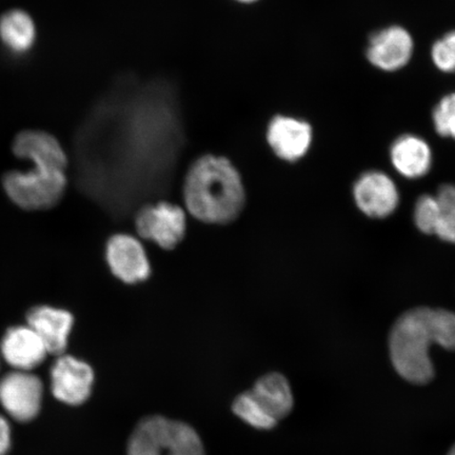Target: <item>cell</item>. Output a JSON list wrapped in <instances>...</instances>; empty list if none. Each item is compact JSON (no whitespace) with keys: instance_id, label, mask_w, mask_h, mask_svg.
Here are the masks:
<instances>
[{"instance_id":"1","label":"cell","mask_w":455,"mask_h":455,"mask_svg":"<svg viewBox=\"0 0 455 455\" xmlns=\"http://www.w3.org/2000/svg\"><path fill=\"white\" fill-rule=\"evenodd\" d=\"M435 344L455 351V313L429 307L403 313L389 337L391 361L397 373L413 384L431 382L435 368L429 350Z\"/></svg>"},{"instance_id":"2","label":"cell","mask_w":455,"mask_h":455,"mask_svg":"<svg viewBox=\"0 0 455 455\" xmlns=\"http://www.w3.org/2000/svg\"><path fill=\"white\" fill-rule=\"evenodd\" d=\"M188 212L206 224L235 221L246 203L241 174L229 159L204 156L188 170L184 183Z\"/></svg>"},{"instance_id":"3","label":"cell","mask_w":455,"mask_h":455,"mask_svg":"<svg viewBox=\"0 0 455 455\" xmlns=\"http://www.w3.org/2000/svg\"><path fill=\"white\" fill-rule=\"evenodd\" d=\"M27 171L12 170L3 178L5 195L27 212H41L60 202L68 185L67 159L32 161Z\"/></svg>"},{"instance_id":"4","label":"cell","mask_w":455,"mask_h":455,"mask_svg":"<svg viewBox=\"0 0 455 455\" xmlns=\"http://www.w3.org/2000/svg\"><path fill=\"white\" fill-rule=\"evenodd\" d=\"M127 455H206L196 430L180 420L151 415L131 434Z\"/></svg>"},{"instance_id":"5","label":"cell","mask_w":455,"mask_h":455,"mask_svg":"<svg viewBox=\"0 0 455 455\" xmlns=\"http://www.w3.org/2000/svg\"><path fill=\"white\" fill-rule=\"evenodd\" d=\"M135 227L140 237L166 250L178 247L184 240L187 219L183 209L168 202L142 206L135 215Z\"/></svg>"},{"instance_id":"6","label":"cell","mask_w":455,"mask_h":455,"mask_svg":"<svg viewBox=\"0 0 455 455\" xmlns=\"http://www.w3.org/2000/svg\"><path fill=\"white\" fill-rule=\"evenodd\" d=\"M44 400L42 379L32 371H12L0 379V406L20 423L31 422L41 412Z\"/></svg>"},{"instance_id":"7","label":"cell","mask_w":455,"mask_h":455,"mask_svg":"<svg viewBox=\"0 0 455 455\" xmlns=\"http://www.w3.org/2000/svg\"><path fill=\"white\" fill-rule=\"evenodd\" d=\"M51 390L57 401L70 406L89 400L94 384V371L89 363L72 355H62L51 368Z\"/></svg>"},{"instance_id":"8","label":"cell","mask_w":455,"mask_h":455,"mask_svg":"<svg viewBox=\"0 0 455 455\" xmlns=\"http://www.w3.org/2000/svg\"><path fill=\"white\" fill-rule=\"evenodd\" d=\"M414 52L413 37L405 28L391 26L374 33L369 39L367 60L384 72H396L405 68Z\"/></svg>"},{"instance_id":"9","label":"cell","mask_w":455,"mask_h":455,"mask_svg":"<svg viewBox=\"0 0 455 455\" xmlns=\"http://www.w3.org/2000/svg\"><path fill=\"white\" fill-rule=\"evenodd\" d=\"M106 259L113 275L124 283H139L151 275V266L144 247L132 235H119L109 238Z\"/></svg>"},{"instance_id":"10","label":"cell","mask_w":455,"mask_h":455,"mask_svg":"<svg viewBox=\"0 0 455 455\" xmlns=\"http://www.w3.org/2000/svg\"><path fill=\"white\" fill-rule=\"evenodd\" d=\"M357 207L369 218L384 219L394 213L400 202L395 181L379 171H370L354 187Z\"/></svg>"},{"instance_id":"11","label":"cell","mask_w":455,"mask_h":455,"mask_svg":"<svg viewBox=\"0 0 455 455\" xmlns=\"http://www.w3.org/2000/svg\"><path fill=\"white\" fill-rule=\"evenodd\" d=\"M0 355L13 370L33 371L49 355L38 334L27 325L11 327L0 341Z\"/></svg>"},{"instance_id":"12","label":"cell","mask_w":455,"mask_h":455,"mask_svg":"<svg viewBox=\"0 0 455 455\" xmlns=\"http://www.w3.org/2000/svg\"><path fill=\"white\" fill-rule=\"evenodd\" d=\"M310 124L291 116H276L267 129V140L275 155L287 162H297L310 149Z\"/></svg>"},{"instance_id":"13","label":"cell","mask_w":455,"mask_h":455,"mask_svg":"<svg viewBox=\"0 0 455 455\" xmlns=\"http://www.w3.org/2000/svg\"><path fill=\"white\" fill-rule=\"evenodd\" d=\"M27 325L42 339L49 355L66 354L74 326V316L69 311L56 307L41 305L27 313Z\"/></svg>"},{"instance_id":"14","label":"cell","mask_w":455,"mask_h":455,"mask_svg":"<svg viewBox=\"0 0 455 455\" xmlns=\"http://www.w3.org/2000/svg\"><path fill=\"white\" fill-rule=\"evenodd\" d=\"M249 392L261 411L276 423L292 411L294 400L291 387L280 373L264 375L256 380Z\"/></svg>"},{"instance_id":"15","label":"cell","mask_w":455,"mask_h":455,"mask_svg":"<svg viewBox=\"0 0 455 455\" xmlns=\"http://www.w3.org/2000/svg\"><path fill=\"white\" fill-rule=\"evenodd\" d=\"M390 156L397 172L407 179L423 178L431 168L430 147L417 135L398 138L391 147Z\"/></svg>"},{"instance_id":"16","label":"cell","mask_w":455,"mask_h":455,"mask_svg":"<svg viewBox=\"0 0 455 455\" xmlns=\"http://www.w3.org/2000/svg\"><path fill=\"white\" fill-rule=\"evenodd\" d=\"M36 39V24L24 10H10L0 16V41L10 52L17 55L27 53Z\"/></svg>"},{"instance_id":"17","label":"cell","mask_w":455,"mask_h":455,"mask_svg":"<svg viewBox=\"0 0 455 455\" xmlns=\"http://www.w3.org/2000/svg\"><path fill=\"white\" fill-rule=\"evenodd\" d=\"M437 203L435 235L455 243V186L443 185L435 195Z\"/></svg>"},{"instance_id":"18","label":"cell","mask_w":455,"mask_h":455,"mask_svg":"<svg viewBox=\"0 0 455 455\" xmlns=\"http://www.w3.org/2000/svg\"><path fill=\"white\" fill-rule=\"evenodd\" d=\"M233 413L243 420L244 423L259 430H270L277 425L255 403L250 392H243L238 395L232 403Z\"/></svg>"},{"instance_id":"19","label":"cell","mask_w":455,"mask_h":455,"mask_svg":"<svg viewBox=\"0 0 455 455\" xmlns=\"http://www.w3.org/2000/svg\"><path fill=\"white\" fill-rule=\"evenodd\" d=\"M432 121L437 134L455 140V92L439 101L432 113Z\"/></svg>"},{"instance_id":"20","label":"cell","mask_w":455,"mask_h":455,"mask_svg":"<svg viewBox=\"0 0 455 455\" xmlns=\"http://www.w3.org/2000/svg\"><path fill=\"white\" fill-rule=\"evenodd\" d=\"M431 60L441 72H455V30L448 32L432 44Z\"/></svg>"},{"instance_id":"21","label":"cell","mask_w":455,"mask_h":455,"mask_svg":"<svg viewBox=\"0 0 455 455\" xmlns=\"http://www.w3.org/2000/svg\"><path fill=\"white\" fill-rule=\"evenodd\" d=\"M437 203L435 196L424 195L418 199L414 208V223L425 235H435Z\"/></svg>"},{"instance_id":"22","label":"cell","mask_w":455,"mask_h":455,"mask_svg":"<svg viewBox=\"0 0 455 455\" xmlns=\"http://www.w3.org/2000/svg\"><path fill=\"white\" fill-rule=\"evenodd\" d=\"M12 443V431L8 419L0 415V455L9 452Z\"/></svg>"},{"instance_id":"23","label":"cell","mask_w":455,"mask_h":455,"mask_svg":"<svg viewBox=\"0 0 455 455\" xmlns=\"http://www.w3.org/2000/svg\"><path fill=\"white\" fill-rule=\"evenodd\" d=\"M235 2L248 4H253V3L259 2V0H235Z\"/></svg>"},{"instance_id":"24","label":"cell","mask_w":455,"mask_h":455,"mask_svg":"<svg viewBox=\"0 0 455 455\" xmlns=\"http://www.w3.org/2000/svg\"><path fill=\"white\" fill-rule=\"evenodd\" d=\"M448 455H455V445L452 447L451 452Z\"/></svg>"}]
</instances>
